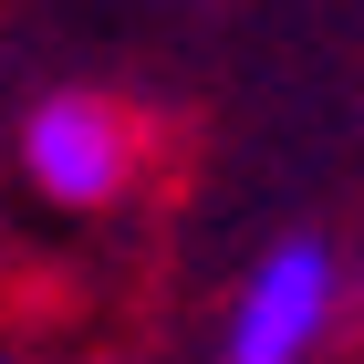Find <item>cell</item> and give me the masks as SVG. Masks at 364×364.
I'll return each mask as SVG.
<instances>
[{
    "instance_id": "cell-1",
    "label": "cell",
    "mask_w": 364,
    "mask_h": 364,
    "mask_svg": "<svg viewBox=\"0 0 364 364\" xmlns=\"http://www.w3.org/2000/svg\"><path fill=\"white\" fill-rule=\"evenodd\" d=\"M333 291H343V260L323 250L312 229L271 240V250L250 260V281H240V302H229L219 364H302L312 343L333 333Z\"/></svg>"
},
{
    "instance_id": "cell-2",
    "label": "cell",
    "mask_w": 364,
    "mask_h": 364,
    "mask_svg": "<svg viewBox=\"0 0 364 364\" xmlns=\"http://www.w3.org/2000/svg\"><path fill=\"white\" fill-rule=\"evenodd\" d=\"M21 167L42 198L63 208H105L125 177H136V125L105 105V94H42L21 125Z\"/></svg>"
}]
</instances>
